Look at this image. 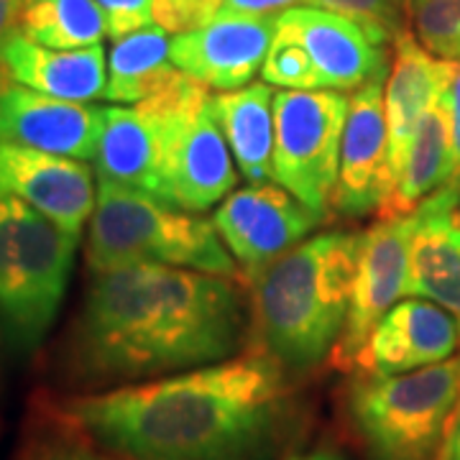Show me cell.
I'll return each instance as SVG.
<instances>
[{"label": "cell", "mask_w": 460, "mask_h": 460, "mask_svg": "<svg viewBox=\"0 0 460 460\" xmlns=\"http://www.w3.org/2000/svg\"><path fill=\"white\" fill-rule=\"evenodd\" d=\"M453 174H456V159H453V141H450V118L440 98V102L420 123V131L411 141L402 177L396 181L394 192L384 202L381 217L411 215Z\"/></svg>", "instance_id": "22"}, {"label": "cell", "mask_w": 460, "mask_h": 460, "mask_svg": "<svg viewBox=\"0 0 460 460\" xmlns=\"http://www.w3.org/2000/svg\"><path fill=\"white\" fill-rule=\"evenodd\" d=\"M410 21L432 57L460 62V0H410Z\"/></svg>", "instance_id": "25"}, {"label": "cell", "mask_w": 460, "mask_h": 460, "mask_svg": "<svg viewBox=\"0 0 460 460\" xmlns=\"http://www.w3.org/2000/svg\"><path fill=\"white\" fill-rule=\"evenodd\" d=\"M164 166V123L148 102L105 108L95 169L105 180L120 181L159 199Z\"/></svg>", "instance_id": "19"}, {"label": "cell", "mask_w": 460, "mask_h": 460, "mask_svg": "<svg viewBox=\"0 0 460 460\" xmlns=\"http://www.w3.org/2000/svg\"><path fill=\"white\" fill-rule=\"evenodd\" d=\"M460 343L450 313L429 299H404L381 317L350 371L396 376L447 361Z\"/></svg>", "instance_id": "16"}, {"label": "cell", "mask_w": 460, "mask_h": 460, "mask_svg": "<svg viewBox=\"0 0 460 460\" xmlns=\"http://www.w3.org/2000/svg\"><path fill=\"white\" fill-rule=\"evenodd\" d=\"M440 190H443L445 202H447V213H450L453 226H456V228H460V166L456 169V174L445 181Z\"/></svg>", "instance_id": "34"}, {"label": "cell", "mask_w": 460, "mask_h": 460, "mask_svg": "<svg viewBox=\"0 0 460 460\" xmlns=\"http://www.w3.org/2000/svg\"><path fill=\"white\" fill-rule=\"evenodd\" d=\"M80 235L16 198H0V350L29 358L65 302Z\"/></svg>", "instance_id": "5"}, {"label": "cell", "mask_w": 460, "mask_h": 460, "mask_svg": "<svg viewBox=\"0 0 460 460\" xmlns=\"http://www.w3.org/2000/svg\"><path fill=\"white\" fill-rule=\"evenodd\" d=\"M23 0H0V44L18 31V18H21Z\"/></svg>", "instance_id": "33"}, {"label": "cell", "mask_w": 460, "mask_h": 460, "mask_svg": "<svg viewBox=\"0 0 460 460\" xmlns=\"http://www.w3.org/2000/svg\"><path fill=\"white\" fill-rule=\"evenodd\" d=\"M0 198H16L72 235H83L95 213L93 169L69 156L0 144Z\"/></svg>", "instance_id": "14"}, {"label": "cell", "mask_w": 460, "mask_h": 460, "mask_svg": "<svg viewBox=\"0 0 460 460\" xmlns=\"http://www.w3.org/2000/svg\"><path fill=\"white\" fill-rule=\"evenodd\" d=\"M289 460H343L338 453H330V450H317V453H307V456H296Z\"/></svg>", "instance_id": "35"}, {"label": "cell", "mask_w": 460, "mask_h": 460, "mask_svg": "<svg viewBox=\"0 0 460 460\" xmlns=\"http://www.w3.org/2000/svg\"><path fill=\"white\" fill-rule=\"evenodd\" d=\"M274 29L271 16H217L172 39V65L208 90H241L261 72Z\"/></svg>", "instance_id": "15"}, {"label": "cell", "mask_w": 460, "mask_h": 460, "mask_svg": "<svg viewBox=\"0 0 460 460\" xmlns=\"http://www.w3.org/2000/svg\"><path fill=\"white\" fill-rule=\"evenodd\" d=\"M213 108L238 172L248 181L269 180L274 154V90L269 83L215 95Z\"/></svg>", "instance_id": "21"}, {"label": "cell", "mask_w": 460, "mask_h": 460, "mask_svg": "<svg viewBox=\"0 0 460 460\" xmlns=\"http://www.w3.org/2000/svg\"><path fill=\"white\" fill-rule=\"evenodd\" d=\"M358 233L330 230L287 251L251 281V350L302 374L332 356L361 251Z\"/></svg>", "instance_id": "3"}, {"label": "cell", "mask_w": 460, "mask_h": 460, "mask_svg": "<svg viewBox=\"0 0 460 460\" xmlns=\"http://www.w3.org/2000/svg\"><path fill=\"white\" fill-rule=\"evenodd\" d=\"M310 5L325 8L332 13L353 18L371 31L384 33L389 39L396 36V13H399V0H310Z\"/></svg>", "instance_id": "28"}, {"label": "cell", "mask_w": 460, "mask_h": 460, "mask_svg": "<svg viewBox=\"0 0 460 460\" xmlns=\"http://www.w3.org/2000/svg\"><path fill=\"white\" fill-rule=\"evenodd\" d=\"M105 16L108 36L120 39L133 31L154 26V3L156 0H95Z\"/></svg>", "instance_id": "29"}, {"label": "cell", "mask_w": 460, "mask_h": 460, "mask_svg": "<svg viewBox=\"0 0 460 460\" xmlns=\"http://www.w3.org/2000/svg\"><path fill=\"white\" fill-rule=\"evenodd\" d=\"M443 102L447 108V118H450V141H453V159H456V169L460 166V62H453L450 69V80L443 93Z\"/></svg>", "instance_id": "31"}, {"label": "cell", "mask_w": 460, "mask_h": 460, "mask_svg": "<svg viewBox=\"0 0 460 460\" xmlns=\"http://www.w3.org/2000/svg\"><path fill=\"white\" fill-rule=\"evenodd\" d=\"M410 217L407 296H425L460 314V228L450 220L443 190H435Z\"/></svg>", "instance_id": "20"}, {"label": "cell", "mask_w": 460, "mask_h": 460, "mask_svg": "<svg viewBox=\"0 0 460 460\" xmlns=\"http://www.w3.org/2000/svg\"><path fill=\"white\" fill-rule=\"evenodd\" d=\"M410 241V215L381 217L374 228L363 233L358 266L350 289V307L343 332L330 356L335 366L350 371L381 317L394 307L399 296H407Z\"/></svg>", "instance_id": "11"}, {"label": "cell", "mask_w": 460, "mask_h": 460, "mask_svg": "<svg viewBox=\"0 0 460 460\" xmlns=\"http://www.w3.org/2000/svg\"><path fill=\"white\" fill-rule=\"evenodd\" d=\"M57 411L66 428L128 460H274L302 428L289 371L259 350L65 396Z\"/></svg>", "instance_id": "1"}, {"label": "cell", "mask_w": 460, "mask_h": 460, "mask_svg": "<svg viewBox=\"0 0 460 460\" xmlns=\"http://www.w3.org/2000/svg\"><path fill=\"white\" fill-rule=\"evenodd\" d=\"M453 62L432 57L410 31H396L392 66L384 84V111L389 128V184L396 181L407 162L411 141L425 115L440 102ZM389 192V195H392Z\"/></svg>", "instance_id": "17"}, {"label": "cell", "mask_w": 460, "mask_h": 460, "mask_svg": "<svg viewBox=\"0 0 460 460\" xmlns=\"http://www.w3.org/2000/svg\"><path fill=\"white\" fill-rule=\"evenodd\" d=\"M18 460H128L102 450L90 438L80 435L77 429L66 428L65 432H44L31 438L21 450Z\"/></svg>", "instance_id": "26"}, {"label": "cell", "mask_w": 460, "mask_h": 460, "mask_svg": "<svg viewBox=\"0 0 460 460\" xmlns=\"http://www.w3.org/2000/svg\"><path fill=\"white\" fill-rule=\"evenodd\" d=\"M274 33L295 44L310 66L314 90H358L386 69L384 33L317 5H295L274 18Z\"/></svg>", "instance_id": "10"}, {"label": "cell", "mask_w": 460, "mask_h": 460, "mask_svg": "<svg viewBox=\"0 0 460 460\" xmlns=\"http://www.w3.org/2000/svg\"><path fill=\"white\" fill-rule=\"evenodd\" d=\"M460 399V361L396 376L358 374L348 411L368 460H435Z\"/></svg>", "instance_id": "6"}, {"label": "cell", "mask_w": 460, "mask_h": 460, "mask_svg": "<svg viewBox=\"0 0 460 460\" xmlns=\"http://www.w3.org/2000/svg\"><path fill=\"white\" fill-rule=\"evenodd\" d=\"M435 460H460V399L453 417H450V425L445 429L443 445H440V453Z\"/></svg>", "instance_id": "32"}, {"label": "cell", "mask_w": 460, "mask_h": 460, "mask_svg": "<svg viewBox=\"0 0 460 460\" xmlns=\"http://www.w3.org/2000/svg\"><path fill=\"white\" fill-rule=\"evenodd\" d=\"M0 72L49 98L90 102L105 95L108 65L102 44L84 49H49L23 33H11L0 44Z\"/></svg>", "instance_id": "18"}, {"label": "cell", "mask_w": 460, "mask_h": 460, "mask_svg": "<svg viewBox=\"0 0 460 460\" xmlns=\"http://www.w3.org/2000/svg\"><path fill=\"white\" fill-rule=\"evenodd\" d=\"M381 72L361 84L348 105L343 144H341V172L332 192V210L345 217L381 213L389 199V128L384 111Z\"/></svg>", "instance_id": "12"}, {"label": "cell", "mask_w": 460, "mask_h": 460, "mask_svg": "<svg viewBox=\"0 0 460 460\" xmlns=\"http://www.w3.org/2000/svg\"><path fill=\"white\" fill-rule=\"evenodd\" d=\"M223 11V0H156L154 23L166 33H187L213 23Z\"/></svg>", "instance_id": "27"}, {"label": "cell", "mask_w": 460, "mask_h": 460, "mask_svg": "<svg viewBox=\"0 0 460 460\" xmlns=\"http://www.w3.org/2000/svg\"><path fill=\"white\" fill-rule=\"evenodd\" d=\"M320 223L313 210L277 181H251L223 199L213 215L215 230L248 287L269 263L299 246Z\"/></svg>", "instance_id": "9"}, {"label": "cell", "mask_w": 460, "mask_h": 460, "mask_svg": "<svg viewBox=\"0 0 460 460\" xmlns=\"http://www.w3.org/2000/svg\"><path fill=\"white\" fill-rule=\"evenodd\" d=\"M350 98L338 90H281L274 95L271 180L325 220L341 172Z\"/></svg>", "instance_id": "8"}, {"label": "cell", "mask_w": 460, "mask_h": 460, "mask_svg": "<svg viewBox=\"0 0 460 460\" xmlns=\"http://www.w3.org/2000/svg\"><path fill=\"white\" fill-rule=\"evenodd\" d=\"M177 72L172 65V41L162 26H146L141 31L115 39L108 54V83L102 98L111 102H141Z\"/></svg>", "instance_id": "23"}, {"label": "cell", "mask_w": 460, "mask_h": 460, "mask_svg": "<svg viewBox=\"0 0 460 460\" xmlns=\"http://www.w3.org/2000/svg\"><path fill=\"white\" fill-rule=\"evenodd\" d=\"M146 100L164 123L159 199L184 213H205L223 202L238 174L208 87L177 69Z\"/></svg>", "instance_id": "7"}, {"label": "cell", "mask_w": 460, "mask_h": 460, "mask_svg": "<svg viewBox=\"0 0 460 460\" xmlns=\"http://www.w3.org/2000/svg\"><path fill=\"white\" fill-rule=\"evenodd\" d=\"M105 108L49 98L0 72V144L69 159H95Z\"/></svg>", "instance_id": "13"}, {"label": "cell", "mask_w": 460, "mask_h": 460, "mask_svg": "<svg viewBox=\"0 0 460 460\" xmlns=\"http://www.w3.org/2000/svg\"><path fill=\"white\" fill-rule=\"evenodd\" d=\"M251 338V296L235 279L136 263L93 274L59 353V378L115 389L228 361Z\"/></svg>", "instance_id": "2"}, {"label": "cell", "mask_w": 460, "mask_h": 460, "mask_svg": "<svg viewBox=\"0 0 460 460\" xmlns=\"http://www.w3.org/2000/svg\"><path fill=\"white\" fill-rule=\"evenodd\" d=\"M84 261L90 274L162 263L228 279L241 277L210 220L105 177L98 181V202L87 226Z\"/></svg>", "instance_id": "4"}, {"label": "cell", "mask_w": 460, "mask_h": 460, "mask_svg": "<svg viewBox=\"0 0 460 460\" xmlns=\"http://www.w3.org/2000/svg\"><path fill=\"white\" fill-rule=\"evenodd\" d=\"M18 31L49 49H84L108 36L95 0H23Z\"/></svg>", "instance_id": "24"}, {"label": "cell", "mask_w": 460, "mask_h": 460, "mask_svg": "<svg viewBox=\"0 0 460 460\" xmlns=\"http://www.w3.org/2000/svg\"><path fill=\"white\" fill-rule=\"evenodd\" d=\"M295 5H310V0H223L220 16H271Z\"/></svg>", "instance_id": "30"}]
</instances>
